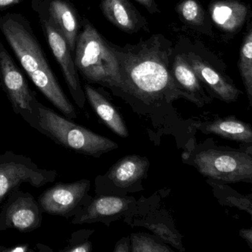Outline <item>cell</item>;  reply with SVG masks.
Listing matches in <instances>:
<instances>
[{
    "label": "cell",
    "instance_id": "7402d4cb",
    "mask_svg": "<svg viewBox=\"0 0 252 252\" xmlns=\"http://www.w3.org/2000/svg\"><path fill=\"white\" fill-rule=\"evenodd\" d=\"M238 68L247 92L249 105L252 108V23L249 27L241 47Z\"/></svg>",
    "mask_w": 252,
    "mask_h": 252
},
{
    "label": "cell",
    "instance_id": "7c38bea8",
    "mask_svg": "<svg viewBox=\"0 0 252 252\" xmlns=\"http://www.w3.org/2000/svg\"><path fill=\"white\" fill-rule=\"evenodd\" d=\"M90 187V181L81 180L70 183H59L44 191L38 203L43 213L65 216L75 208Z\"/></svg>",
    "mask_w": 252,
    "mask_h": 252
},
{
    "label": "cell",
    "instance_id": "9c48e42d",
    "mask_svg": "<svg viewBox=\"0 0 252 252\" xmlns=\"http://www.w3.org/2000/svg\"><path fill=\"white\" fill-rule=\"evenodd\" d=\"M31 8L39 19L50 22L63 36L70 51L75 52L82 19L69 0H32Z\"/></svg>",
    "mask_w": 252,
    "mask_h": 252
},
{
    "label": "cell",
    "instance_id": "d4e9b609",
    "mask_svg": "<svg viewBox=\"0 0 252 252\" xmlns=\"http://www.w3.org/2000/svg\"><path fill=\"white\" fill-rule=\"evenodd\" d=\"M136 1L141 5L143 6L151 14L161 13V10L156 0H136Z\"/></svg>",
    "mask_w": 252,
    "mask_h": 252
},
{
    "label": "cell",
    "instance_id": "7a4b0ae2",
    "mask_svg": "<svg viewBox=\"0 0 252 252\" xmlns=\"http://www.w3.org/2000/svg\"><path fill=\"white\" fill-rule=\"evenodd\" d=\"M0 31L35 87L65 116L76 118L75 108L59 85L30 21L19 13L0 15Z\"/></svg>",
    "mask_w": 252,
    "mask_h": 252
},
{
    "label": "cell",
    "instance_id": "30bf717a",
    "mask_svg": "<svg viewBox=\"0 0 252 252\" xmlns=\"http://www.w3.org/2000/svg\"><path fill=\"white\" fill-rule=\"evenodd\" d=\"M39 21L44 36L62 69L72 97L78 106L84 108L87 97L81 87L78 70L66 40L50 22L44 19H39Z\"/></svg>",
    "mask_w": 252,
    "mask_h": 252
},
{
    "label": "cell",
    "instance_id": "d6986e66",
    "mask_svg": "<svg viewBox=\"0 0 252 252\" xmlns=\"http://www.w3.org/2000/svg\"><path fill=\"white\" fill-rule=\"evenodd\" d=\"M176 10L180 20L187 26L201 34L213 35L210 15L198 0H182L176 4Z\"/></svg>",
    "mask_w": 252,
    "mask_h": 252
},
{
    "label": "cell",
    "instance_id": "f546056e",
    "mask_svg": "<svg viewBox=\"0 0 252 252\" xmlns=\"http://www.w3.org/2000/svg\"><path fill=\"white\" fill-rule=\"evenodd\" d=\"M92 250V244L90 243H84V244H80L73 248L69 249L66 250L69 252H88Z\"/></svg>",
    "mask_w": 252,
    "mask_h": 252
},
{
    "label": "cell",
    "instance_id": "44dd1931",
    "mask_svg": "<svg viewBox=\"0 0 252 252\" xmlns=\"http://www.w3.org/2000/svg\"><path fill=\"white\" fill-rule=\"evenodd\" d=\"M213 189V195L223 207L237 208L250 215L252 220V198L244 195L231 187L229 184H222L207 180Z\"/></svg>",
    "mask_w": 252,
    "mask_h": 252
},
{
    "label": "cell",
    "instance_id": "2e32d148",
    "mask_svg": "<svg viewBox=\"0 0 252 252\" xmlns=\"http://www.w3.org/2000/svg\"><path fill=\"white\" fill-rule=\"evenodd\" d=\"M171 72L173 78L177 84L187 93L193 96L200 107L211 103V96H208L204 91L202 83L200 81L196 73L191 68L182 51L175 47L171 61Z\"/></svg>",
    "mask_w": 252,
    "mask_h": 252
},
{
    "label": "cell",
    "instance_id": "277c9868",
    "mask_svg": "<svg viewBox=\"0 0 252 252\" xmlns=\"http://www.w3.org/2000/svg\"><path fill=\"white\" fill-rule=\"evenodd\" d=\"M37 130L58 144L79 153L98 157L118 147V144L61 116L37 103Z\"/></svg>",
    "mask_w": 252,
    "mask_h": 252
},
{
    "label": "cell",
    "instance_id": "5b68a950",
    "mask_svg": "<svg viewBox=\"0 0 252 252\" xmlns=\"http://www.w3.org/2000/svg\"><path fill=\"white\" fill-rule=\"evenodd\" d=\"M210 143L192 155V164L207 180L252 184V157L242 149Z\"/></svg>",
    "mask_w": 252,
    "mask_h": 252
},
{
    "label": "cell",
    "instance_id": "ac0fdd59",
    "mask_svg": "<svg viewBox=\"0 0 252 252\" xmlns=\"http://www.w3.org/2000/svg\"><path fill=\"white\" fill-rule=\"evenodd\" d=\"M148 166L145 157L127 155L110 169L108 177L118 187H128L144 177Z\"/></svg>",
    "mask_w": 252,
    "mask_h": 252
},
{
    "label": "cell",
    "instance_id": "e0dca14e",
    "mask_svg": "<svg viewBox=\"0 0 252 252\" xmlns=\"http://www.w3.org/2000/svg\"><path fill=\"white\" fill-rule=\"evenodd\" d=\"M84 93L93 109L107 127L118 136L127 137L128 130L122 117L115 107L90 84L84 86Z\"/></svg>",
    "mask_w": 252,
    "mask_h": 252
},
{
    "label": "cell",
    "instance_id": "5bb4252c",
    "mask_svg": "<svg viewBox=\"0 0 252 252\" xmlns=\"http://www.w3.org/2000/svg\"><path fill=\"white\" fill-rule=\"evenodd\" d=\"M250 7L239 0H214L209 6V15L220 31L238 32L247 21Z\"/></svg>",
    "mask_w": 252,
    "mask_h": 252
},
{
    "label": "cell",
    "instance_id": "83f0119b",
    "mask_svg": "<svg viewBox=\"0 0 252 252\" xmlns=\"http://www.w3.org/2000/svg\"><path fill=\"white\" fill-rule=\"evenodd\" d=\"M22 1L23 0H0V12L4 11Z\"/></svg>",
    "mask_w": 252,
    "mask_h": 252
},
{
    "label": "cell",
    "instance_id": "4dcf8cb0",
    "mask_svg": "<svg viewBox=\"0 0 252 252\" xmlns=\"http://www.w3.org/2000/svg\"><path fill=\"white\" fill-rule=\"evenodd\" d=\"M239 148L252 157V144H241ZM247 195H248L250 198H252V189L250 194Z\"/></svg>",
    "mask_w": 252,
    "mask_h": 252
},
{
    "label": "cell",
    "instance_id": "6da1fadb",
    "mask_svg": "<svg viewBox=\"0 0 252 252\" xmlns=\"http://www.w3.org/2000/svg\"><path fill=\"white\" fill-rule=\"evenodd\" d=\"M118 62L124 94L151 106L185 99L200 107L198 101L181 88L171 72L173 42L161 34H154L137 44L120 47L109 41Z\"/></svg>",
    "mask_w": 252,
    "mask_h": 252
},
{
    "label": "cell",
    "instance_id": "603a6c76",
    "mask_svg": "<svg viewBox=\"0 0 252 252\" xmlns=\"http://www.w3.org/2000/svg\"><path fill=\"white\" fill-rule=\"evenodd\" d=\"M132 252H171L164 244H159L150 237L142 234L131 235Z\"/></svg>",
    "mask_w": 252,
    "mask_h": 252
},
{
    "label": "cell",
    "instance_id": "cb8c5ba5",
    "mask_svg": "<svg viewBox=\"0 0 252 252\" xmlns=\"http://www.w3.org/2000/svg\"><path fill=\"white\" fill-rule=\"evenodd\" d=\"M146 227L153 233L157 235L158 238H161L162 241L168 243L169 244L173 246L177 250H181V251L185 250L179 237L173 233L165 225L162 224V223H151V224H147Z\"/></svg>",
    "mask_w": 252,
    "mask_h": 252
},
{
    "label": "cell",
    "instance_id": "8992f818",
    "mask_svg": "<svg viewBox=\"0 0 252 252\" xmlns=\"http://www.w3.org/2000/svg\"><path fill=\"white\" fill-rule=\"evenodd\" d=\"M0 86L11 104L15 113L20 115L37 130V100L25 75L16 65L0 40Z\"/></svg>",
    "mask_w": 252,
    "mask_h": 252
},
{
    "label": "cell",
    "instance_id": "4316f807",
    "mask_svg": "<svg viewBox=\"0 0 252 252\" xmlns=\"http://www.w3.org/2000/svg\"><path fill=\"white\" fill-rule=\"evenodd\" d=\"M32 252L30 250L29 245H17L13 247V248H5V247L0 246V252Z\"/></svg>",
    "mask_w": 252,
    "mask_h": 252
},
{
    "label": "cell",
    "instance_id": "8fae6325",
    "mask_svg": "<svg viewBox=\"0 0 252 252\" xmlns=\"http://www.w3.org/2000/svg\"><path fill=\"white\" fill-rule=\"evenodd\" d=\"M182 53L201 82L207 87L213 97L225 103L230 104L237 102L243 94L242 91L233 84L230 78L215 69L214 67L198 53L192 50L182 51Z\"/></svg>",
    "mask_w": 252,
    "mask_h": 252
},
{
    "label": "cell",
    "instance_id": "ba28073f",
    "mask_svg": "<svg viewBox=\"0 0 252 252\" xmlns=\"http://www.w3.org/2000/svg\"><path fill=\"white\" fill-rule=\"evenodd\" d=\"M42 214L39 203L31 193L15 189L0 207V232L10 229L32 232L41 226Z\"/></svg>",
    "mask_w": 252,
    "mask_h": 252
},
{
    "label": "cell",
    "instance_id": "4fadbf2b",
    "mask_svg": "<svg viewBox=\"0 0 252 252\" xmlns=\"http://www.w3.org/2000/svg\"><path fill=\"white\" fill-rule=\"evenodd\" d=\"M100 8L103 16L115 27L129 34L148 31L145 16L129 0H101Z\"/></svg>",
    "mask_w": 252,
    "mask_h": 252
},
{
    "label": "cell",
    "instance_id": "ffe728a7",
    "mask_svg": "<svg viewBox=\"0 0 252 252\" xmlns=\"http://www.w3.org/2000/svg\"><path fill=\"white\" fill-rule=\"evenodd\" d=\"M130 200L115 196H102L94 200L81 217L79 223L99 217L114 216L128 207Z\"/></svg>",
    "mask_w": 252,
    "mask_h": 252
},
{
    "label": "cell",
    "instance_id": "3957f363",
    "mask_svg": "<svg viewBox=\"0 0 252 252\" xmlns=\"http://www.w3.org/2000/svg\"><path fill=\"white\" fill-rule=\"evenodd\" d=\"M74 53L75 67L84 79L123 93L118 59L109 41L87 18L82 19V30Z\"/></svg>",
    "mask_w": 252,
    "mask_h": 252
},
{
    "label": "cell",
    "instance_id": "f1b7e54d",
    "mask_svg": "<svg viewBox=\"0 0 252 252\" xmlns=\"http://www.w3.org/2000/svg\"><path fill=\"white\" fill-rule=\"evenodd\" d=\"M115 252H128L129 241L128 238H124L117 244L115 249Z\"/></svg>",
    "mask_w": 252,
    "mask_h": 252
},
{
    "label": "cell",
    "instance_id": "9a60e30c",
    "mask_svg": "<svg viewBox=\"0 0 252 252\" xmlns=\"http://www.w3.org/2000/svg\"><path fill=\"white\" fill-rule=\"evenodd\" d=\"M195 127L205 134L215 135L228 141L241 144H252V126L235 115L215 117Z\"/></svg>",
    "mask_w": 252,
    "mask_h": 252
},
{
    "label": "cell",
    "instance_id": "52a82bcc",
    "mask_svg": "<svg viewBox=\"0 0 252 252\" xmlns=\"http://www.w3.org/2000/svg\"><path fill=\"white\" fill-rule=\"evenodd\" d=\"M55 170L40 169L29 157L6 151L0 155V207L7 195L21 184L40 188L56 179Z\"/></svg>",
    "mask_w": 252,
    "mask_h": 252
},
{
    "label": "cell",
    "instance_id": "484cf974",
    "mask_svg": "<svg viewBox=\"0 0 252 252\" xmlns=\"http://www.w3.org/2000/svg\"><path fill=\"white\" fill-rule=\"evenodd\" d=\"M239 235L248 244L250 250L252 251V228L240 229Z\"/></svg>",
    "mask_w": 252,
    "mask_h": 252
}]
</instances>
